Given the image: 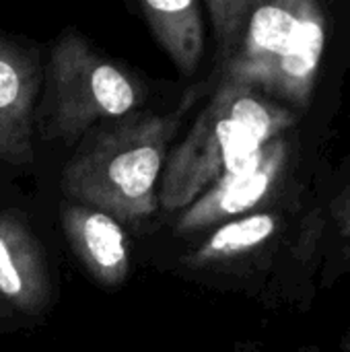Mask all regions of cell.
Instances as JSON below:
<instances>
[{"mask_svg":"<svg viewBox=\"0 0 350 352\" xmlns=\"http://www.w3.org/2000/svg\"><path fill=\"white\" fill-rule=\"evenodd\" d=\"M43 138L72 142L99 120H122L144 101L142 82L126 68L103 58L76 31L56 39L47 70Z\"/></svg>","mask_w":350,"mask_h":352,"instance_id":"obj_3","label":"cell"},{"mask_svg":"<svg viewBox=\"0 0 350 352\" xmlns=\"http://www.w3.org/2000/svg\"><path fill=\"white\" fill-rule=\"evenodd\" d=\"M138 8L146 27L171 58L179 74H194L204 54V25L200 4L194 0H142L138 2Z\"/></svg>","mask_w":350,"mask_h":352,"instance_id":"obj_8","label":"cell"},{"mask_svg":"<svg viewBox=\"0 0 350 352\" xmlns=\"http://www.w3.org/2000/svg\"><path fill=\"white\" fill-rule=\"evenodd\" d=\"M8 311H10V309H8V307H6V303L0 299V320H4V318L8 316Z\"/></svg>","mask_w":350,"mask_h":352,"instance_id":"obj_12","label":"cell"},{"mask_svg":"<svg viewBox=\"0 0 350 352\" xmlns=\"http://www.w3.org/2000/svg\"><path fill=\"white\" fill-rule=\"evenodd\" d=\"M270 132L268 107L252 97L241 80H225L167 159L159 202L169 212L184 210L219 177L256 165Z\"/></svg>","mask_w":350,"mask_h":352,"instance_id":"obj_2","label":"cell"},{"mask_svg":"<svg viewBox=\"0 0 350 352\" xmlns=\"http://www.w3.org/2000/svg\"><path fill=\"white\" fill-rule=\"evenodd\" d=\"M182 111L138 113L95 132L66 163L60 186L70 202L97 208L120 221L153 217L157 184Z\"/></svg>","mask_w":350,"mask_h":352,"instance_id":"obj_1","label":"cell"},{"mask_svg":"<svg viewBox=\"0 0 350 352\" xmlns=\"http://www.w3.org/2000/svg\"><path fill=\"white\" fill-rule=\"evenodd\" d=\"M60 221L66 239L91 274V278L107 289L122 287L130 274V252L122 225L91 206L64 200Z\"/></svg>","mask_w":350,"mask_h":352,"instance_id":"obj_6","label":"cell"},{"mask_svg":"<svg viewBox=\"0 0 350 352\" xmlns=\"http://www.w3.org/2000/svg\"><path fill=\"white\" fill-rule=\"evenodd\" d=\"M276 229V221L270 214H252L239 221H231L219 227L198 250L182 258L186 268H206L223 260L235 258L243 252L264 243Z\"/></svg>","mask_w":350,"mask_h":352,"instance_id":"obj_9","label":"cell"},{"mask_svg":"<svg viewBox=\"0 0 350 352\" xmlns=\"http://www.w3.org/2000/svg\"><path fill=\"white\" fill-rule=\"evenodd\" d=\"M276 163V153L262 148V157L256 165L248 167L245 171L219 177L208 192L198 196L190 206L182 210L175 223V231L196 233L254 208L268 192Z\"/></svg>","mask_w":350,"mask_h":352,"instance_id":"obj_7","label":"cell"},{"mask_svg":"<svg viewBox=\"0 0 350 352\" xmlns=\"http://www.w3.org/2000/svg\"><path fill=\"white\" fill-rule=\"evenodd\" d=\"M212 23L217 27V37L221 41V58H227L237 41V35L241 31V19L243 12L250 8L245 2H219L210 0L208 4Z\"/></svg>","mask_w":350,"mask_h":352,"instance_id":"obj_11","label":"cell"},{"mask_svg":"<svg viewBox=\"0 0 350 352\" xmlns=\"http://www.w3.org/2000/svg\"><path fill=\"white\" fill-rule=\"evenodd\" d=\"M43 72L37 54L0 35V161L27 167L35 159V105Z\"/></svg>","mask_w":350,"mask_h":352,"instance_id":"obj_4","label":"cell"},{"mask_svg":"<svg viewBox=\"0 0 350 352\" xmlns=\"http://www.w3.org/2000/svg\"><path fill=\"white\" fill-rule=\"evenodd\" d=\"M0 299L23 316H41L52 303V274L39 237L23 212L0 210Z\"/></svg>","mask_w":350,"mask_h":352,"instance_id":"obj_5","label":"cell"},{"mask_svg":"<svg viewBox=\"0 0 350 352\" xmlns=\"http://www.w3.org/2000/svg\"><path fill=\"white\" fill-rule=\"evenodd\" d=\"M322 47H324V31L320 27V23H316L314 19H303L299 33L293 41V45L289 47L287 54H283L278 60V70L293 80H303L307 78L314 68L318 66V60L322 56Z\"/></svg>","mask_w":350,"mask_h":352,"instance_id":"obj_10","label":"cell"}]
</instances>
